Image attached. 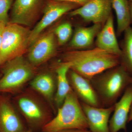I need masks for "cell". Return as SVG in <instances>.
<instances>
[{
  "mask_svg": "<svg viewBox=\"0 0 132 132\" xmlns=\"http://www.w3.org/2000/svg\"><path fill=\"white\" fill-rule=\"evenodd\" d=\"M120 58L96 47L67 52L63 56V62L69 64L70 69L91 80L98 75L119 65Z\"/></svg>",
  "mask_w": 132,
  "mask_h": 132,
  "instance_id": "obj_1",
  "label": "cell"
},
{
  "mask_svg": "<svg viewBox=\"0 0 132 132\" xmlns=\"http://www.w3.org/2000/svg\"><path fill=\"white\" fill-rule=\"evenodd\" d=\"M102 107L114 105L132 79L124 66L118 65L95 76L90 80Z\"/></svg>",
  "mask_w": 132,
  "mask_h": 132,
  "instance_id": "obj_2",
  "label": "cell"
},
{
  "mask_svg": "<svg viewBox=\"0 0 132 132\" xmlns=\"http://www.w3.org/2000/svg\"><path fill=\"white\" fill-rule=\"evenodd\" d=\"M69 129H88L80 102L73 90L57 109L56 116L42 128L43 132H56Z\"/></svg>",
  "mask_w": 132,
  "mask_h": 132,
  "instance_id": "obj_3",
  "label": "cell"
},
{
  "mask_svg": "<svg viewBox=\"0 0 132 132\" xmlns=\"http://www.w3.org/2000/svg\"><path fill=\"white\" fill-rule=\"evenodd\" d=\"M31 31L25 26L9 22L5 26L0 48V64L22 56L30 45Z\"/></svg>",
  "mask_w": 132,
  "mask_h": 132,
  "instance_id": "obj_4",
  "label": "cell"
},
{
  "mask_svg": "<svg viewBox=\"0 0 132 132\" xmlns=\"http://www.w3.org/2000/svg\"><path fill=\"white\" fill-rule=\"evenodd\" d=\"M0 77V92L14 93L20 90L32 78L35 68L23 55L5 63Z\"/></svg>",
  "mask_w": 132,
  "mask_h": 132,
  "instance_id": "obj_5",
  "label": "cell"
},
{
  "mask_svg": "<svg viewBox=\"0 0 132 132\" xmlns=\"http://www.w3.org/2000/svg\"><path fill=\"white\" fill-rule=\"evenodd\" d=\"M79 7V5L71 3L60 2L53 0L48 1L44 8L42 18L31 31L30 45L40 35L45 29L64 15Z\"/></svg>",
  "mask_w": 132,
  "mask_h": 132,
  "instance_id": "obj_6",
  "label": "cell"
},
{
  "mask_svg": "<svg viewBox=\"0 0 132 132\" xmlns=\"http://www.w3.org/2000/svg\"><path fill=\"white\" fill-rule=\"evenodd\" d=\"M17 104L21 113L32 126L42 128L49 121V115L46 109L32 95H21L17 99Z\"/></svg>",
  "mask_w": 132,
  "mask_h": 132,
  "instance_id": "obj_7",
  "label": "cell"
},
{
  "mask_svg": "<svg viewBox=\"0 0 132 132\" xmlns=\"http://www.w3.org/2000/svg\"><path fill=\"white\" fill-rule=\"evenodd\" d=\"M111 0H90L85 5L72 10L70 16H79L94 24H104L112 15Z\"/></svg>",
  "mask_w": 132,
  "mask_h": 132,
  "instance_id": "obj_8",
  "label": "cell"
},
{
  "mask_svg": "<svg viewBox=\"0 0 132 132\" xmlns=\"http://www.w3.org/2000/svg\"><path fill=\"white\" fill-rule=\"evenodd\" d=\"M55 38L54 31H50L40 35L31 44L28 57L33 66L41 65L54 55L57 49Z\"/></svg>",
  "mask_w": 132,
  "mask_h": 132,
  "instance_id": "obj_9",
  "label": "cell"
},
{
  "mask_svg": "<svg viewBox=\"0 0 132 132\" xmlns=\"http://www.w3.org/2000/svg\"><path fill=\"white\" fill-rule=\"evenodd\" d=\"M68 77L72 89L80 102L91 106L102 107L98 96L90 80L70 69Z\"/></svg>",
  "mask_w": 132,
  "mask_h": 132,
  "instance_id": "obj_10",
  "label": "cell"
},
{
  "mask_svg": "<svg viewBox=\"0 0 132 132\" xmlns=\"http://www.w3.org/2000/svg\"><path fill=\"white\" fill-rule=\"evenodd\" d=\"M41 3L42 0H15L9 22L30 27L36 20Z\"/></svg>",
  "mask_w": 132,
  "mask_h": 132,
  "instance_id": "obj_11",
  "label": "cell"
},
{
  "mask_svg": "<svg viewBox=\"0 0 132 132\" xmlns=\"http://www.w3.org/2000/svg\"><path fill=\"white\" fill-rule=\"evenodd\" d=\"M132 105V83L127 88L120 100L114 104L113 113L109 121L110 132L126 130Z\"/></svg>",
  "mask_w": 132,
  "mask_h": 132,
  "instance_id": "obj_12",
  "label": "cell"
},
{
  "mask_svg": "<svg viewBox=\"0 0 132 132\" xmlns=\"http://www.w3.org/2000/svg\"><path fill=\"white\" fill-rule=\"evenodd\" d=\"M80 103L91 132H110L109 121L114 105L108 107H97Z\"/></svg>",
  "mask_w": 132,
  "mask_h": 132,
  "instance_id": "obj_13",
  "label": "cell"
},
{
  "mask_svg": "<svg viewBox=\"0 0 132 132\" xmlns=\"http://www.w3.org/2000/svg\"><path fill=\"white\" fill-rule=\"evenodd\" d=\"M23 123L10 102L0 97V132H23Z\"/></svg>",
  "mask_w": 132,
  "mask_h": 132,
  "instance_id": "obj_14",
  "label": "cell"
},
{
  "mask_svg": "<svg viewBox=\"0 0 132 132\" xmlns=\"http://www.w3.org/2000/svg\"><path fill=\"white\" fill-rule=\"evenodd\" d=\"M97 47L120 57L122 51L118 44L114 26L113 16L111 15L97 36Z\"/></svg>",
  "mask_w": 132,
  "mask_h": 132,
  "instance_id": "obj_15",
  "label": "cell"
},
{
  "mask_svg": "<svg viewBox=\"0 0 132 132\" xmlns=\"http://www.w3.org/2000/svg\"><path fill=\"white\" fill-rule=\"evenodd\" d=\"M70 69L69 64L64 62L59 64L55 69L57 87L54 103L57 109L61 106L68 95L72 90L68 77Z\"/></svg>",
  "mask_w": 132,
  "mask_h": 132,
  "instance_id": "obj_16",
  "label": "cell"
},
{
  "mask_svg": "<svg viewBox=\"0 0 132 132\" xmlns=\"http://www.w3.org/2000/svg\"><path fill=\"white\" fill-rule=\"evenodd\" d=\"M102 24H94L88 27H79L76 29L69 43L74 49H85L91 46L102 28Z\"/></svg>",
  "mask_w": 132,
  "mask_h": 132,
  "instance_id": "obj_17",
  "label": "cell"
},
{
  "mask_svg": "<svg viewBox=\"0 0 132 132\" xmlns=\"http://www.w3.org/2000/svg\"><path fill=\"white\" fill-rule=\"evenodd\" d=\"M30 85L34 90L39 93L50 102H54L56 90V80L49 73L39 75L31 81Z\"/></svg>",
  "mask_w": 132,
  "mask_h": 132,
  "instance_id": "obj_18",
  "label": "cell"
},
{
  "mask_svg": "<svg viewBox=\"0 0 132 132\" xmlns=\"http://www.w3.org/2000/svg\"><path fill=\"white\" fill-rule=\"evenodd\" d=\"M117 22V33L120 35L129 27L131 22L130 2L128 0H111Z\"/></svg>",
  "mask_w": 132,
  "mask_h": 132,
  "instance_id": "obj_19",
  "label": "cell"
},
{
  "mask_svg": "<svg viewBox=\"0 0 132 132\" xmlns=\"http://www.w3.org/2000/svg\"><path fill=\"white\" fill-rule=\"evenodd\" d=\"M124 50L122 52L125 64L132 71V28L129 27L125 30Z\"/></svg>",
  "mask_w": 132,
  "mask_h": 132,
  "instance_id": "obj_20",
  "label": "cell"
},
{
  "mask_svg": "<svg viewBox=\"0 0 132 132\" xmlns=\"http://www.w3.org/2000/svg\"><path fill=\"white\" fill-rule=\"evenodd\" d=\"M53 31L58 44L62 46L70 39L72 34V28L71 23L64 22L57 27Z\"/></svg>",
  "mask_w": 132,
  "mask_h": 132,
  "instance_id": "obj_21",
  "label": "cell"
},
{
  "mask_svg": "<svg viewBox=\"0 0 132 132\" xmlns=\"http://www.w3.org/2000/svg\"><path fill=\"white\" fill-rule=\"evenodd\" d=\"M13 0H0V22L6 25L9 23L8 12Z\"/></svg>",
  "mask_w": 132,
  "mask_h": 132,
  "instance_id": "obj_22",
  "label": "cell"
},
{
  "mask_svg": "<svg viewBox=\"0 0 132 132\" xmlns=\"http://www.w3.org/2000/svg\"><path fill=\"white\" fill-rule=\"evenodd\" d=\"M55 1L60 2H68L75 3L79 5L80 7L85 5L90 0H53Z\"/></svg>",
  "mask_w": 132,
  "mask_h": 132,
  "instance_id": "obj_23",
  "label": "cell"
},
{
  "mask_svg": "<svg viewBox=\"0 0 132 132\" xmlns=\"http://www.w3.org/2000/svg\"><path fill=\"white\" fill-rule=\"evenodd\" d=\"M56 132H92L89 129H69L58 131Z\"/></svg>",
  "mask_w": 132,
  "mask_h": 132,
  "instance_id": "obj_24",
  "label": "cell"
},
{
  "mask_svg": "<svg viewBox=\"0 0 132 132\" xmlns=\"http://www.w3.org/2000/svg\"><path fill=\"white\" fill-rule=\"evenodd\" d=\"M6 26V24L0 22V48H1V45L2 40L3 34Z\"/></svg>",
  "mask_w": 132,
  "mask_h": 132,
  "instance_id": "obj_25",
  "label": "cell"
},
{
  "mask_svg": "<svg viewBox=\"0 0 132 132\" xmlns=\"http://www.w3.org/2000/svg\"><path fill=\"white\" fill-rule=\"evenodd\" d=\"M132 121V105L130 110V113H129V116H128V123Z\"/></svg>",
  "mask_w": 132,
  "mask_h": 132,
  "instance_id": "obj_26",
  "label": "cell"
},
{
  "mask_svg": "<svg viewBox=\"0 0 132 132\" xmlns=\"http://www.w3.org/2000/svg\"><path fill=\"white\" fill-rule=\"evenodd\" d=\"M130 7L131 22H132V2H130Z\"/></svg>",
  "mask_w": 132,
  "mask_h": 132,
  "instance_id": "obj_27",
  "label": "cell"
},
{
  "mask_svg": "<svg viewBox=\"0 0 132 132\" xmlns=\"http://www.w3.org/2000/svg\"><path fill=\"white\" fill-rule=\"evenodd\" d=\"M23 132H32L31 131H30V130H28V131H24Z\"/></svg>",
  "mask_w": 132,
  "mask_h": 132,
  "instance_id": "obj_28",
  "label": "cell"
},
{
  "mask_svg": "<svg viewBox=\"0 0 132 132\" xmlns=\"http://www.w3.org/2000/svg\"><path fill=\"white\" fill-rule=\"evenodd\" d=\"M130 2H132V0H128Z\"/></svg>",
  "mask_w": 132,
  "mask_h": 132,
  "instance_id": "obj_29",
  "label": "cell"
},
{
  "mask_svg": "<svg viewBox=\"0 0 132 132\" xmlns=\"http://www.w3.org/2000/svg\"><path fill=\"white\" fill-rule=\"evenodd\" d=\"M0 66H1V64H0Z\"/></svg>",
  "mask_w": 132,
  "mask_h": 132,
  "instance_id": "obj_30",
  "label": "cell"
}]
</instances>
